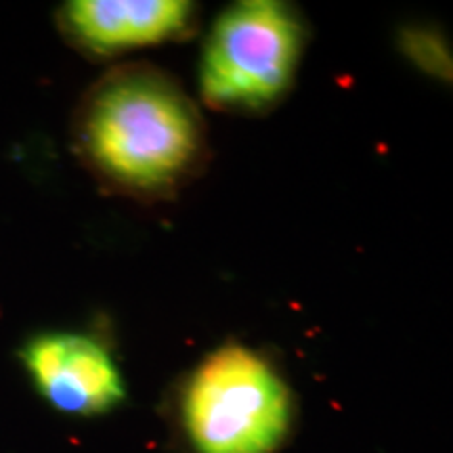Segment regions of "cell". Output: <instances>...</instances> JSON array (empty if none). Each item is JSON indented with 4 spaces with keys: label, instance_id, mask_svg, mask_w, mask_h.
Instances as JSON below:
<instances>
[{
    "label": "cell",
    "instance_id": "1",
    "mask_svg": "<svg viewBox=\"0 0 453 453\" xmlns=\"http://www.w3.org/2000/svg\"><path fill=\"white\" fill-rule=\"evenodd\" d=\"M76 145L110 189L141 202L173 197L208 160L200 110L170 73L150 64L113 67L88 90Z\"/></svg>",
    "mask_w": 453,
    "mask_h": 453
},
{
    "label": "cell",
    "instance_id": "2",
    "mask_svg": "<svg viewBox=\"0 0 453 453\" xmlns=\"http://www.w3.org/2000/svg\"><path fill=\"white\" fill-rule=\"evenodd\" d=\"M292 413V393L273 364L243 344L208 355L183 393V424L197 453H273Z\"/></svg>",
    "mask_w": 453,
    "mask_h": 453
},
{
    "label": "cell",
    "instance_id": "3",
    "mask_svg": "<svg viewBox=\"0 0 453 453\" xmlns=\"http://www.w3.org/2000/svg\"><path fill=\"white\" fill-rule=\"evenodd\" d=\"M304 24L280 0H243L214 21L200 61L203 104L260 113L277 105L296 76Z\"/></svg>",
    "mask_w": 453,
    "mask_h": 453
},
{
    "label": "cell",
    "instance_id": "4",
    "mask_svg": "<svg viewBox=\"0 0 453 453\" xmlns=\"http://www.w3.org/2000/svg\"><path fill=\"white\" fill-rule=\"evenodd\" d=\"M44 399L59 411L93 416L124 399L122 373L99 340L82 334H42L21 353Z\"/></svg>",
    "mask_w": 453,
    "mask_h": 453
},
{
    "label": "cell",
    "instance_id": "5",
    "mask_svg": "<svg viewBox=\"0 0 453 453\" xmlns=\"http://www.w3.org/2000/svg\"><path fill=\"white\" fill-rule=\"evenodd\" d=\"M194 15L185 0H73L61 9V27L87 53L113 57L185 36Z\"/></svg>",
    "mask_w": 453,
    "mask_h": 453
},
{
    "label": "cell",
    "instance_id": "6",
    "mask_svg": "<svg viewBox=\"0 0 453 453\" xmlns=\"http://www.w3.org/2000/svg\"><path fill=\"white\" fill-rule=\"evenodd\" d=\"M401 49L420 70L430 76L451 78V55L445 38L430 27H407L401 32Z\"/></svg>",
    "mask_w": 453,
    "mask_h": 453
}]
</instances>
